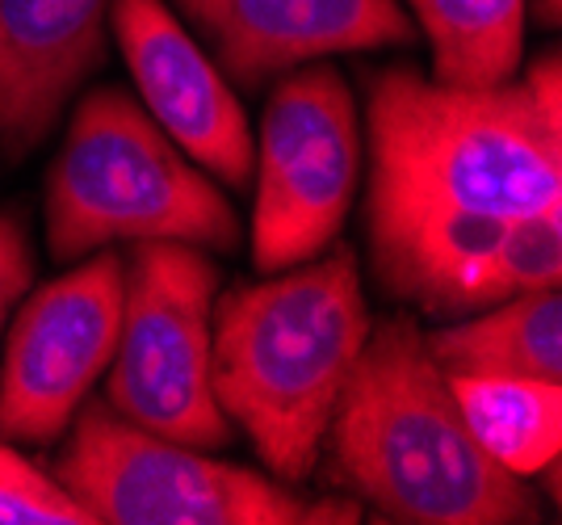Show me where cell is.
<instances>
[{"instance_id":"cell-1","label":"cell","mask_w":562,"mask_h":525,"mask_svg":"<svg viewBox=\"0 0 562 525\" xmlns=\"http://www.w3.org/2000/svg\"><path fill=\"white\" fill-rule=\"evenodd\" d=\"M370 110V261L424 315L562 282V114L525 80L462 89L382 68Z\"/></svg>"},{"instance_id":"cell-2","label":"cell","mask_w":562,"mask_h":525,"mask_svg":"<svg viewBox=\"0 0 562 525\" xmlns=\"http://www.w3.org/2000/svg\"><path fill=\"white\" fill-rule=\"evenodd\" d=\"M324 442L331 479L391 522H541L529 479L504 471L470 437L446 370L412 315L370 328Z\"/></svg>"},{"instance_id":"cell-3","label":"cell","mask_w":562,"mask_h":525,"mask_svg":"<svg viewBox=\"0 0 562 525\" xmlns=\"http://www.w3.org/2000/svg\"><path fill=\"white\" fill-rule=\"evenodd\" d=\"M370 308L352 248L232 287L211 311V382L223 416L252 437L281 483H303L324 450Z\"/></svg>"},{"instance_id":"cell-4","label":"cell","mask_w":562,"mask_h":525,"mask_svg":"<svg viewBox=\"0 0 562 525\" xmlns=\"http://www.w3.org/2000/svg\"><path fill=\"white\" fill-rule=\"evenodd\" d=\"M181 239L232 253V202L186 160L165 126L122 89H93L76 105L47 177V244L80 261L110 244Z\"/></svg>"},{"instance_id":"cell-5","label":"cell","mask_w":562,"mask_h":525,"mask_svg":"<svg viewBox=\"0 0 562 525\" xmlns=\"http://www.w3.org/2000/svg\"><path fill=\"white\" fill-rule=\"evenodd\" d=\"M55 479L93 513L97 525H352L361 504L349 496L311 501L290 483L198 446L139 429L110 404L71 416L68 450Z\"/></svg>"},{"instance_id":"cell-6","label":"cell","mask_w":562,"mask_h":525,"mask_svg":"<svg viewBox=\"0 0 562 525\" xmlns=\"http://www.w3.org/2000/svg\"><path fill=\"white\" fill-rule=\"evenodd\" d=\"M218 269L206 248L143 239L126 261L122 333L110 361V407L168 442L218 450L232 421L214 400L211 311Z\"/></svg>"},{"instance_id":"cell-7","label":"cell","mask_w":562,"mask_h":525,"mask_svg":"<svg viewBox=\"0 0 562 525\" xmlns=\"http://www.w3.org/2000/svg\"><path fill=\"white\" fill-rule=\"evenodd\" d=\"M361 168L349 80L331 64L281 72L260 119L252 261L278 273L328 253L340 236Z\"/></svg>"},{"instance_id":"cell-8","label":"cell","mask_w":562,"mask_h":525,"mask_svg":"<svg viewBox=\"0 0 562 525\" xmlns=\"http://www.w3.org/2000/svg\"><path fill=\"white\" fill-rule=\"evenodd\" d=\"M122 294L126 261L117 253H97L18 303L0 361V437L25 446L64 437L114 361Z\"/></svg>"},{"instance_id":"cell-9","label":"cell","mask_w":562,"mask_h":525,"mask_svg":"<svg viewBox=\"0 0 562 525\" xmlns=\"http://www.w3.org/2000/svg\"><path fill=\"white\" fill-rule=\"evenodd\" d=\"M110 22L147 114L189 160L223 186L244 190L252 181L257 144L218 64L189 38L165 0H110Z\"/></svg>"},{"instance_id":"cell-10","label":"cell","mask_w":562,"mask_h":525,"mask_svg":"<svg viewBox=\"0 0 562 525\" xmlns=\"http://www.w3.org/2000/svg\"><path fill=\"white\" fill-rule=\"evenodd\" d=\"M239 89L345 51L412 47L420 30L398 0H177Z\"/></svg>"},{"instance_id":"cell-11","label":"cell","mask_w":562,"mask_h":525,"mask_svg":"<svg viewBox=\"0 0 562 525\" xmlns=\"http://www.w3.org/2000/svg\"><path fill=\"white\" fill-rule=\"evenodd\" d=\"M110 0H0V147L25 156L105 55Z\"/></svg>"},{"instance_id":"cell-12","label":"cell","mask_w":562,"mask_h":525,"mask_svg":"<svg viewBox=\"0 0 562 525\" xmlns=\"http://www.w3.org/2000/svg\"><path fill=\"white\" fill-rule=\"evenodd\" d=\"M424 345L446 375H529L562 382L559 287L525 290L470 311V320L428 333Z\"/></svg>"},{"instance_id":"cell-13","label":"cell","mask_w":562,"mask_h":525,"mask_svg":"<svg viewBox=\"0 0 562 525\" xmlns=\"http://www.w3.org/2000/svg\"><path fill=\"white\" fill-rule=\"evenodd\" d=\"M479 450L504 471L538 479L559 462L562 382L529 375H446Z\"/></svg>"},{"instance_id":"cell-14","label":"cell","mask_w":562,"mask_h":525,"mask_svg":"<svg viewBox=\"0 0 562 525\" xmlns=\"http://www.w3.org/2000/svg\"><path fill=\"white\" fill-rule=\"evenodd\" d=\"M432 51V80L487 89L513 80L525 47V0H407Z\"/></svg>"},{"instance_id":"cell-15","label":"cell","mask_w":562,"mask_h":525,"mask_svg":"<svg viewBox=\"0 0 562 525\" xmlns=\"http://www.w3.org/2000/svg\"><path fill=\"white\" fill-rule=\"evenodd\" d=\"M0 525H97L93 513L43 467L0 442Z\"/></svg>"},{"instance_id":"cell-16","label":"cell","mask_w":562,"mask_h":525,"mask_svg":"<svg viewBox=\"0 0 562 525\" xmlns=\"http://www.w3.org/2000/svg\"><path fill=\"white\" fill-rule=\"evenodd\" d=\"M34 287V248L18 215H0V336Z\"/></svg>"},{"instance_id":"cell-17","label":"cell","mask_w":562,"mask_h":525,"mask_svg":"<svg viewBox=\"0 0 562 525\" xmlns=\"http://www.w3.org/2000/svg\"><path fill=\"white\" fill-rule=\"evenodd\" d=\"M559 9L562 0H533V18L546 25H559Z\"/></svg>"}]
</instances>
